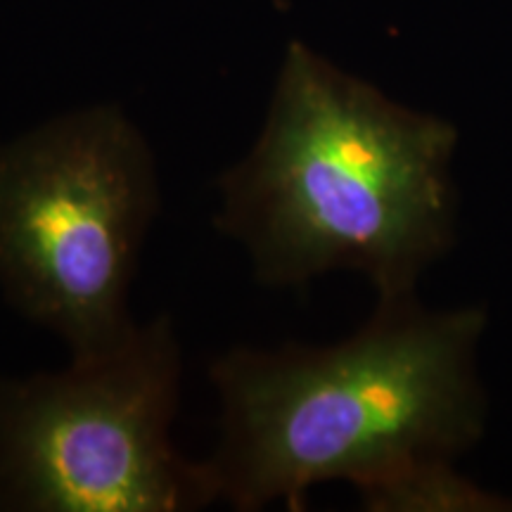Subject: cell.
Segmentation results:
<instances>
[{"label": "cell", "instance_id": "4", "mask_svg": "<svg viewBox=\"0 0 512 512\" xmlns=\"http://www.w3.org/2000/svg\"><path fill=\"white\" fill-rule=\"evenodd\" d=\"M183 361L157 316L57 373L0 377V510L188 512L219 501L171 441Z\"/></svg>", "mask_w": 512, "mask_h": 512}, {"label": "cell", "instance_id": "1", "mask_svg": "<svg viewBox=\"0 0 512 512\" xmlns=\"http://www.w3.org/2000/svg\"><path fill=\"white\" fill-rule=\"evenodd\" d=\"M482 309L430 311L380 297L332 347H235L209 368L221 439L207 458L216 496L252 512L304 510L311 486L347 482L370 510H460L453 470L484 432L477 377Z\"/></svg>", "mask_w": 512, "mask_h": 512}, {"label": "cell", "instance_id": "2", "mask_svg": "<svg viewBox=\"0 0 512 512\" xmlns=\"http://www.w3.org/2000/svg\"><path fill=\"white\" fill-rule=\"evenodd\" d=\"M456 147L451 121L292 41L259 138L216 181L214 226L264 285L356 271L380 297L415 294L456 240Z\"/></svg>", "mask_w": 512, "mask_h": 512}, {"label": "cell", "instance_id": "3", "mask_svg": "<svg viewBox=\"0 0 512 512\" xmlns=\"http://www.w3.org/2000/svg\"><path fill=\"white\" fill-rule=\"evenodd\" d=\"M162 192L145 133L114 102L0 145V290L72 354L136 325L128 292Z\"/></svg>", "mask_w": 512, "mask_h": 512}]
</instances>
